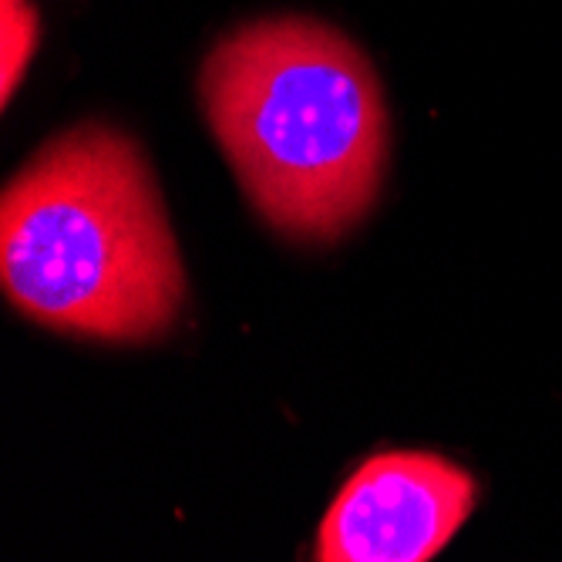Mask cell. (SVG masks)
<instances>
[{
    "label": "cell",
    "instance_id": "cell-1",
    "mask_svg": "<svg viewBox=\"0 0 562 562\" xmlns=\"http://www.w3.org/2000/svg\"><path fill=\"white\" fill-rule=\"evenodd\" d=\"M202 105L257 210L296 239H334L368 213L387 159V109L361 47L277 18L246 24L202 68Z\"/></svg>",
    "mask_w": 562,
    "mask_h": 562
},
{
    "label": "cell",
    "instance_id": "cell-2",
    "mask_svg": "<svg viewBox=\"0 0 562 562\" xmlns=\"http://www.w3.org/2000/svg\"><path fill=\"white\" fill-rule=\"evenodd\" d=\"M0 277L47 327L101 340L162 334L186 277L138 145L105 125L47 142L4 189Z\"/></svg>",
    "mask_w": 562,
    "mask_h": 562
},
{
    "label": "cell",
    "instance_id": "cell-3",
    "mask_svg": "<svg viewBox=\"0 0 562 562\" xmlns=\"http://www.w3.org/2000/svg\"><path fill=\"white\" fill-rule=\"evenodd\" d=\"M475 479L441 454L384 451L357 469L321 522V562H428L465 526Z\"/></svg>",
    "mask_w": 562,
    "mask_h": 562
},
{
    "label": "cell",
    "instance_id": "cell-4",
    "mask_svg": "<svg viewBox=\"0 0 562 562\" xmlns=\"http://www.w3.org/2000/svg\"><path fill=\"white\" fill-rule=\"evenodd\" d=\"M0 31H4V61H0V71H4V105L11 101L18 81L24 78V68L37 47V34H41V21L37 11L31 8V0H0Z\"/></svg>",
    "mask_w": 562,
    "mask_h": 562
}]
</instances>
